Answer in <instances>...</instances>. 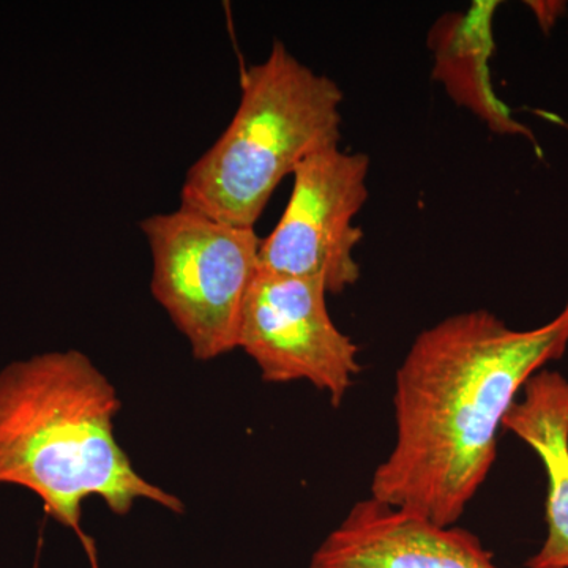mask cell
<instances>
[{"instance_id": "1", "label": "cell", "mask_w": 568, "mask_h": 568, "mask_svg": "<svg viewBox=\"0 0 568 568\" xmlns=\"http://www.w3.org/2000/svg\"><path fill=\"white\" fill-rule=\"evenodd\" d=\"M567 349L568 301L530 331L473 310L418 334L396 372L395 446L373 474L372 497L455 526L495 466L519 390Z\"/></svg>"}, {"instance_id": "2", "label": "cell", "mask_w": 568, "mask_h": 568, "mask_svg": "<svg viewBox=\"0 0 568 568\" xmlns=\"http://www.w3.org/2000/svg\"><path fill=\"white\" fill-rule=\"evenodd\" d=\"M121 398L91 357L50 351L0 369V487L29 489L59 525L80 532L100 497L126 517L138 500L182 515L181 497L134 469L115 437Z\"/></svg>"}, {"instance_id": "3", "label": "cell", "mask_w": 568, "mask_h": 568, "mask_svg": "<svg viewBox=\"0 0 568 568\" xmlns=\"http://www.w3.org/2000/svg\"><path fill=\"white\" fill-rule=\"evenodd\" d=\"M342 89L275 41L242 73L230 125L186 171L182 207L254 227L280 183L313 153L339 148Z\"/></svg>"}, {"instance_id": "4", "label": "cell", "mask_w": 568, "mask_h": 568, "mask_svg": "<svg viewBox=\"0 0 568 568\" xmlns=\"http://www.w3.org/2000/svg\"><path fill=\"white\" fill-rule=\"evenodd\" d=\"M152 256L151 291L193 357L213 361L239 347L242 312L260 271L254 227L179 207L140 223Z\"/></svg>"}, {"instance_id": "5", "label": "cell", "mask_w": 568, "mask_h": 568, "mask_svg": "<svg viewBox=\"0 0 568 568\" xmlns=\"http://www.w3.org/2000/svg\"><path fill=\"white\" fill-rule=\"evenodd\" d=\"M368 155L342 148L298 164L282 219L261 239L260 268L315 280L328 294L354 286L361 278L355 248L364 237L354 222L368 201Z\"/></svg>"}, {"instance_id": "6", "label": "cell", "mask_w": 568, "mask_h": 568, "mask_svg": "<svg viewBox=\"0 0 568 568\" xmlns=\"http://www.w3.org/2000/svg\"><path fill=\"white\" fill-rule=\"evenodd\" d=\"M327 290L315 280L260 268L246 294L237 349L265 383L306 381L339 407L362 372L358 347L336 327Z\"/></svg>"}, {"instance_id": "7", "label": "cell", "mask_w": 568, "mask_h": 568, "mask_svg": "<svg viewBox=\"0 0 568 568\" xmlns=\"http://www.w3.org/2000/svg\"><path fill=\"white\" fill-rule=\"evenodd\" d=\"M310 568H497L474 534L439 526L369 496L313 555Z\"/></svg>"}, {"instance_id": "8", "label": "cell", "mask_w": 568, "mask_h": 568, "mask_svg": "<svg viewBox=\"0 0 568 568\" xmlns=\"http://www.w3.org/2000/svg\"><path fill=\"white\" fill-rule=\"evenodd\" d=\"M503 428L528 444L548 478L547 526L544 545L526 562L528 568H568V379L541 369L523 387L504 417Z\"/></svg>"}, {"instance_id": "9", "label": "cell", "mask_w": 568, "mask_h": 568, "mask_svg": "<svg viewBox=\"0 0 568 568\" xmlns=\"http://www.w3.org/2000/svg\"><path fill=\"white\" fill-rule=\"evenodd\" d=\"M497 9L499 2H476L463 13H448L436 21L428 33V47L435 54L433 78L493 133L534 140L528 126L511 118L493 89L489 61L496 47L493 21Z\"/></svg>"}]
</instances>
